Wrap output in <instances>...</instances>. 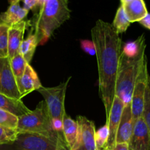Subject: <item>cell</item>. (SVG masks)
<instances>
[{"label": "cell", "instance_id": "6da1fadb", "mask_svg": "<svg viewBox=\"0 0 150 150\" xmlns=\"http://www.w3.org/2000/svg\"><path fill=\"white\" fill-rule=\"evenodd\" d=\"M99 73V90L108 118L116 97V83L123 43L113 25L98 20L91 29Z\"/></svg>", "mask_w": 150, "mask_h": 150}, {"label": "cell", "instance_id": "7a4b0ae2", "mask_svg": "<svg viewBox=\"0 0 150 150\" xmlns=\"http://www.w3.org/2000/svg\"><path fill=\"white\" fill-rule=\"evenodd\" d=\"M145 37L141 35L135 40L122 48L116 83V96L124 104L131 103L137 78L147 61L145 54Z\"/></svg>", "mask_w": 150, "mask_h": 150}, {"label": "cell", "instance_id": "3957f363", "mask_svg": "<svg viewBox=\"0 0 150 150\" xmlns=\"http://www.w3.org/2000/svg\"><path fill=\"white\" fill-rule=\"evenodd\" d=\"M70 14L68 0H42L32 23L38 43H45L54 30L70 18Z\"/></svg>", "mask_w": 150, "mask_h": 150}, {"label": "cell", "instance_id": "277c9868", "mask_svg": "<svg viewBox=\"0 0 150 150\" xmlns=\"http://www.w3.org/2000/svg\"><path fill=\"white\" fill-rule=\"evenodd\" d=\"M16 131L19 134L51 136L55 132L52 128L45 101L38 103L35 110L19 117Z\"/></svg>", "mask_w": 150, "mask_h": 150}, {"label": "cell", "instance_id": "5b68a950", "mask_svg": "<svg viewBox=\"0 0 150 150\" xmlns=\"http://www.w3.org/2000/svg\"><path fill=\"white\" fill-rule=\"evenodd\" d=\"M70 79L71 77H69L66 81L54 87H44L42 86L38 90L44 97L54 131L63 132V120L66 113L65 98Z\"/></svg>", "mask_w": 150, "mask_h": 150}, {"label": "cell", "instance_id": "8992f818", "mask_svg": "<svg viewBox=\"0 0 150 150\" xmlns=\"http://www.w3.org/2000/svg\"><path fill=\"white\" fill-rule=\"evenodd\" d=\"M16 142L21 150H71L63 132L51 136L19 134Z\"/></svg>", "mask_w": 150, "mask_h": 150}, {"label": "cell", "instance_id": "52a82bcc", "mask_svg": "<svg viewBox=\"0 0 150 150\" xmlns=\"http://www.w3.org/2000/svg\"><path fill=\"white\" fill-rule=\"evenodd\" d=\"M149 74L147 68V61L143 66L137 78L131 100V108L134 122L142 117L144 108V100Z\"/></svg>", "mask_w": 150, "mask_h": 150}, {"label": "cell", "instance_id": "ba28073f", "mask_svg": "<svg viewBox=\"0 0 150 150\" xmlns=\"http://www.w3.org/2000/svg\"><path fill=\"white\" fill-rule=\"evenodd\" d=\"M76 121L78 123V135L71 150H96V127L94 122L82 116H79Z\"/></svg>", "mask_w": 150, "mask_h": 150}, {"label": "cell", "instance_id": "9c48e42d", "mask_svg": "<svg viewBox=\"0 0 150 150\" xmlns=\"http://www.w3.org/2000/svg\"><path fill=\"white\" fill-rule=\"evenodd\" d=\"M0 93L10 98L21 100L8 57L0 59Z\"/></svg>", "mask_w": 150, "mask_h": 150}, {"label": "cell", "instance_id": "30bf717a", "mask_svg": "<svg viewBox=\"0 0 150 150\" xmlns=\"http://www.w3.org/2000/svg\"><path fill=\"white\" fill-rule=\"evenodd\" d=\"M124 105L118 97H115L109 117L106 120V125L108 128V138L104 150H113L116 144V135Z\"/></svg>", "mask_w": 150, "mask_h": 150}, {"label": "cell", "instance_id": "8fae6325", "mask_svg": "<svg viewBox=\"0 0 150 150\" xmlns=\"http://www.w3.org/2000/svg\"><path fill=\"white\" fill-rule=\"evenodd\" d=\"M129 147L132 150H150V130L143 117L134 122Z\"/></svg>", "mask_w": 150, "mask_h": 150}, {"label": "cell", "instance_id": "7c38bea8", "mask_svg": "<svg viewBox=\"0 0 150 150\" xmlns=\"http://www.w3.org/2000/svg\"><path fill=\"white\" fill-rule=\"evenodd\" d=\"M16 83L21 99L34 90H38L42 86L36 72L29 64H26L23 75L16 79Z\"/></svg>", "mask_w": 150, "mask_h": 150}, {"label": "cell", "instance_id": "4fadbf2b", "mask_svg": "<svg viewBox=\"0 0 150 150\" xmlns=\"http://www.w3.org/2000/svg\"><path fill=\"white\" fill-rule=\"evenodd\" d=\"M134 126L133 117L131 108V103L125 104L123 112L121 117L117 135H116V144L128 143L132 136Z\"/></svg>", "mask_w": 150, "mask_h": 150}, {"label": "cell", "instance_id": "5bb4252c", "mask_svg": "<svg viewBox=\"0 0 150 150\" xmlns=\"http://www.w3.org/2000/svg\"><path fill=\"white\" fill-rule=\"evenodd\" d=\"M29 21H21L9 26L8 29V58L12 59L19 51L23 41V37Z\"/></svg>", "mask_w": 150, "mask_h": 150}, {"label": "cell", "instance_id": "9a60e30c", "mask_svg": "<svg viewBox=\"0 0 150 150\" xmlns=\"http://www.w3.org/2000/svg\"><path fill=\"white\" fill-rule=\"evenodd\" d=\"M121 5L126 18L130 23L140 21L148 14L144 0H132Z\"/></svg>", "mask_w": 150, "mask_h": 150}, {"label": "cell", "instance_id": "2e32d148", "mask_svg": "<svg viewBox=\"0 0 150 150\" xmlns=\"http://www.w3.org/2000/svg\"><path fill=\"white\" fill-rule=\"evenodd\" d=\"M0 108L18 117L24 115L31 111L24 105L22 100L10 98L1 93H0Z\"/></svg>", "mask_w": 150, "mask_h": 150}, {"label": "cell", "instance_id": "e0dca14e", "mask_svg": "<svg viewBox=\"0 0 150 150\" xmlns=\"http://www.w3.org/2000/svg\"><path fill=\"white\" fill-rule=\"evenodd\" d=\"M28 13L29 11L21 7L19 3L11 4L4 13L0 14V21L1 23L10 26L23 21Z\"/></svg>", "mask_w": 150, "mask_h": 150}, {"label": "cell", "instance_id": "ac0fdd59", "mask_svg": "<svg viewBox=\"0 0 150 150\" xmlns=\"http://www.w3.org/2000/svg\"><path fill=\"white\" fill-rule=\"evenodd\" d=\"M63 133L68 145L71 150L77 138L78 123L77 121L72 120L66 113L63 120Z\"/></svg>", "mask_w": 150, "mask_h": 150}, {"label": "cell", "instance_id": "d6986e66", "mask_svg": "<svg viewBox=\"0 0 150 150\" xmlns=\"http://www.w3.org/2000/svg\"><path fill=\"white\" fill-rule=\"evenodd\" d=\"M38 44L39 43H38L36 35L32 32L29 34V36L26 39L23 40L21 43L18 51L23 56L28 64H29L32 60Z\"/></svg>", "mask_w": 150, "mask_h": 150}, {"label": "cell", "instance_id": "ffe728a7", "mask_svg": "<svg viewBox=\"0 0 150 150\" xmlns=\"http://www.w3.org/2000/svg\"><path fill=\"white\" fill-rule=\"evenodd\" d=\"M130 23H131L128 21L127 18L125 15L123 7L121 4V6L116 11L114 20H113V23H112L113 28L119 35V34L124 33V32H126Z\"/></svg>", "mask_w": 150, "mask_h": 150}, {"label": "cell", "instance_id": "44dd1931", "mask_svg": "<svg viewBox=\"0 0 150 150\" xmlns=\"http://www.w3.org/2000/svg\"><path fill=\"white\" fill-rule=\"evenodd\" d=\"M10 66H11L12 70L16 79L21 76L24 73L26 64H28L23 56L18 51L13 58L10 59Z\"/></svg>", "mask_w": 150, "mask_h": 150}, {"label": "cell", "instance_id": "7402d4cb", "mask_svg": "<svg viewBox=\"0 0 150 150\" xmlns=\"http://www.w3.org/2000/svg\"><path fill=\"white\" fill-rule=\"evenodd\" d=\"M8 29L7 25L0 24V59L8 57Z\"/></svg>", "mask_w": 150, "mask_h": 150}, {"label": "cell", "instance_id": "603a6c76", "mask_svg": "<svg viewBox=\"0 0 150 150\" xmlns=\"http://www.w3.org/2000/svg\"><path fill=\"white\" fill-rule=\"evenodd\" d=\"M18 137L19 133L16 130L0 125V145L14 143Z\"/></svg>", "mask_w": 150, "mask_h": 150}, {"label": "cell", "instance_id": "cb8c5ba5", "mask_svg": "<svg viewBox=\"0 0 150 150\" xmlns=\"http://www.w3.org/2000/svg\"><path fill=\"white\" fill-rule=\"evenodd\" d=\"M19 117L7 111L0 108V125L16 130Z\"/></svg>", "mask_w": 150, "mask_h": 150}, {"label": "cell", "instance_id": "d4e9b609", "mask_svg": "<svg viewBox=\"0 0 150 150\" xmlns=\"http://www.w3.org/2000/svg\"><path fill=\"white\" fill-rule=\"evenodd\" d=\"M108 138V128L107 125L99 129L95 133V142L96 150H104Z\"/></svg>", "mask_w": 150, "mask_h": 150}, {"label": "cell", "instance_id": "484cf974", "mask_svg": "<svg viewBox=\"0 0 150 150\" xmlns=\"http://www.w3.org/2000/svg\"><path fill=\"white\" fill-rule=\"evenodd\" d=\"M142 117L145 120L149 129L150 130V76L149 77L146 89L144 108Z\"/></svg>", "mask_w": 150, "mask_h": 150}, {"label": "cell", "instance_id": "4316f807", "mask_svg": "<svg viewBox=\"0 0 150 150\" xmlns=\"http://www.w3.org/2000/svg\"><path fill=\"white\" fill-rule=\"evenodd\" d=\"M80 45L82 49L86 54L91 56L96 55V48L94 42L89 40H82L80 41Z\"/></svg>", "mask_w": 150, "mask_h": 150}, {"label": "cell", "instance_id": "83f0119b", "mask_svg": "<svg viewBox=\"0 0 150 150\" xmlns=\"http://www.w3.org/2000/svg\"><path fill=\"white\" fill-rule=\"evenodd\" d=\"M42 0H24V8L27 10H34L37 7H40Z\"/></svg>", "mask_w": 150, "mask_h": 150}, {"label": "cell", "instance_id": "f1b7e54d", "mask_svg": "<svg viewBox=\"0 0 150 150\" xmlns=\"http://www.w3.org/2000/svg\"><path fill=\"white\" fill-rule=\"evenodd\" d=\"M138 23L141 25H142L146 29L150 30V13H148V14L144 18L141 19L140 21H138Z\"/></svg>", "mask_w": 150, "mask_h": 150}, {"label": "cell", "instance_id": "f546056e", "mask_svg": "<svg viewBox=\"0 0 150 150\" xmlns=\"http://www.w3.org/2000/svg\"><path fill=\"white\" fill-rule=\"evenodd\" d=\"M113 150H129V144L128 143H119L115 145Z\"/></svg>", "mask_w": 150, "mask_h": 150}, {"label": "cell", "instance_id": "4dcf8cb0", "mask_svg": "<svg viewBox=\"0 0 150 150\" xmlns=\"http://www.w3.org/2000/svg\"><path fill=\"white\" fill-rule=\"evenodd\" d=\"M21 0H8L9 3H10V4L11 5V4H16V3H19V1H20Z\"/></svg>", "mask_w": 150, "mask_h": 150}, {"label": "cell", "instance_id": "1f68e13d", "mask_svg": "<svg viewBox=\"0 0 150 150\" xmlns=\"http://www.w3.org/2000/svg\"><path fill=\"white\" fill-rule=\"evenodd\" d=\"M120 1H121V4H124V3L129 2V1H132V0H120Z\"/></svg>", "mask_w": 150, "mask_h": 150}, {"label": "cell", "instance_id": "d6a6232c", "mask_svg": "<svg viewBox=\"0 0 150 150\" xmlns=\"http://www.w3.org/2000/svg\"><path fill=\"white\" fill-rule=\"evenodd\" d=\"M0 24H1V21H0Z\"/></svg>", "mask_w": 150, "mask_h": 150}, {"label": "cell", "instance_id": "836d02e7", "mask_svg": "<svg viewBox=\"0 0 150 150\" xmlns=\"http://www.w3.org/2000/svg\"><path fill=\"white\" fill-rule=\"evenodd\" d=\"M129 150H132V149H129Z\"/></svg>", "mask_w": 150, "mask_h": 150}]
</instances>
